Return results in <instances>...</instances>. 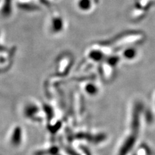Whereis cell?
Here are the masks:
<instances>
[{
	"instance_id": "cell-1",
	"label": "cell",
	"mask_w": 155,
	"mask_h": 155,
	"mask_svg": "<svg viewBox=\"0 0 155 155\" xmlns=\"http://www.w3.org/2000/svg\"><path fill=\"white\" fill-rule=\"evenodd\" d=\"M136 139L137 138H136L135 136L134 135L130 136V137L127 138L122 147L120 148L118 155H127V154L133 147L136 142Z\"/></svg>"
},
{
	"instance_id": "cell-2",
	"label": "cell",
	"mask_w": 155,
	"mask_h": 155,
	"mask_svg": "<svg viewBox=\"0 0 155 155\" xmlns=\"http://www.w3.org/2000/svg\"><path fill=\"white\" fill-rule=\"evenodd\" d=\"M96 2V0H76V3L77 7H78L81 10L87 11V10H89L93 6H94V5Z\"/></svg>"
}]
</instances>
